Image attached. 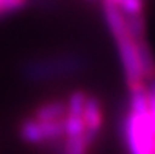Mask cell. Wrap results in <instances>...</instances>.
Listing matches in <instances>:
<instances>
[{
	"instance_id": "cell-11",
	"label": "cell",
	"mask_w": 155,
	"mask_h": 154,
	"mask_svg": "<svg viewBox=\"0 0 155 154\" xmlns=\"http://www.w3.org/2000/svg\"><path fill=\"white\" fill-rule=\"evenodd\" d=\"M153 154H155V151H153Z\"/></svg>"
},
{
	"instance_id": "cell-3",
	"label": "cell",
	"mask_w": 155,
	"mask_h": 154,
	"mask_svg": "<svg viewBox=\"0 0 155 154\" xmlns=\"http://www.w3.org/2000/svg\"><path fill=\"white\" fill-rule=\"evenodd\" d=\"M111 36L116 44L117 55H119V60H121V66L124 71V77H125V84L129 91L146 87L138 44H136V38L129 30V25L125 24L122 29L111 32Z\"/></svg>"
},
{
	"instance_id": "cell-8",
	"label": "cell",
	"mask_w": 155,
	"mask_h": 154,
	"mask_svg": "<svg viewBox=\"0 0 155 154\" xmlns=\"http://www.w3.org/2000/svg\"><path fill=\"white\" fill-rule=\"evenodd\" d=\"M149 91L155 94V77L152 79V84H150V87H149Z\"/></svg>"
},
{
	"instance_id": "cell-4",
	"label": "cell",
	"mask_w": 155,
	"mask_h": 154,
	"mask_svg": "<svg viewBox=\"0 0 155 154\" xmlns=\"http://www.w3.org/2000/svg\"><path fill=\"white\" fill-rule=\"evenodd\" d=\"M80 115L88 132L94 139H99L102 126H104V110H102V104H100L99 98L94 94H86L85 105L81 108Z\"/></svg>"
},
{
	"instance_id": "cell-1",
	"label": "cell",
	"mask_w": 155,
	"mask_h": 154,
	"mask_svg": "<svg viewBox=\"0 0 155 154\" xmlns=\"http://www.w3.org/2000/svg\"><path fill=\"white\" fill-rule=\"evenodd\" d=\"M86 69V58L77 52H61L49 57L28 58L22 63L21 74L27 82L44 84L68 79Z\"/></svg>"
},
{
	"instance_id": "cell-2",
	"label": "cell",
	"mask_w": 155,
	"mask_h": 154,
	"mask_svg": "<svg viewBox=\"0 0 155 154\" xmlns=\"http://www.w3.org/2000/svg\"><path fill=\"white\" fill-rule=\"evenodd\" d=\"M121 134L127 154H153L155 120L150 112H132L127 108L121 121Z\"/></svg>"
},
{
	"instance_id": "cell-6",
	"label": "cell",
	"mask_w": 155,
	"mask_h": 154,
	"mask_svg": "<svg viewBox=\"0 0 155 154\" xmlns=\"http://www.w3.org/2000/svg\"><path fill=\"white\" fill-rule=\"evenodd\" d=\"M17 134H19L21 140L28 145V146L38 148L42 151L44 148V134H42V128L41 124L36 121L31 115H27L19 121L17 126Z\"/></svg>"
},
{
	"instance_id": "cell-10",
	"label": "cell",
	"mask_w": 155,
	"mask_h": 154,
	"mask_svg": "<svg viewBox=\"0 0 155 154\" xmlns=\"http://www.w3.org/2000/svg\"><path fill=\"white\" fill-rule=\"evenodd\" d=\"M2 2H3V0H0V3H2Z\"/></svg>"
},
{
	"instance_id": "cell-7",
	"label": "cell",
	"mask_w": 155,
	"mask_h": 154,
	"mask_svg": "<svg viewBox=\"0 0 155 154\" xmlns=\"http://www.w3.org/2000/svg\"><path fill=\"white\" fill-rule=\"evenodd\" d=\"M149 112L155 120V94L149 91Z\"/></svg>"
},
{
	"instance_id": "cell-5",
	"label": "cell",
	"mask_w": 155,
	"mask_h": 154,
	"mask_svg": "<svg viewBox=\"0 0 155 154\" xmlns=\"http://www.w3.org/2000/svg\"><path fill=\"white\" fill-rule=\"evenodd\" d=\"M66 101H63V99H45L33 108L30 115L38 123H49L63 120L66 116Z\"/></svg>"
},
{
	"instance_id": "cell-9",
	"label": "cell",
	"mask_w": 155,
	"mask_h": 154,
	"mask_svg": "<svg viewBox=\"0 0 155 154\" xmlns=\"http://www.w3.org/2000/svg\"><path fill=\"white\" fill-rule=\"evenodd\" d=\"M110 2H114V3H117V0H110Z\"/></svg>"
}]
</instances>
